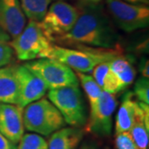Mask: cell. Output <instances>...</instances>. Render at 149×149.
I'll use <instances>...</instances> for the list:
<instances>
[{
    "mask_svg": "<svg viewBox=\"0 0 149 149\" xmlns=\"http://www.w3.org/2000/svg\"><path fill=\"white\" fill-rule=\"evenodd\" d=\"M79 9V16L68 33L54 41L66 47L120 49L114 24L101 3Z\"/></svg>",
    "mask_w": 149,
    "mask_h": 149,
    "instance_id": "6da1fadb",
    "label": "cell"
},
{
    "mask_svg": "<svg viewBox=\"0 0 149 149\" xmlns=\"http://www.w3.org/2000/svg\"><path fill=\"white\" fill-rule=\"evenodd\" d=\"M121 49L66 47L52 44L47 58L66 65L75 72L89 74L97 65L121 56Z\"/></svg>",
    "mask_w": 149,
    "mask_h": 149,
    "instance_id": "7a4b0ae2",
    "label": "cell"
},
{
    "mask_svg": "<svg viewBox=\"0 0 149 149\" xmlns=\"http://www.w3.org/2000/svg\"><path fill=\"white\" fill-rule=\"evenodd\" d=\"M22 117L25 129L41 136H49L66 124L56 107L47 97L24 107Z\"/></svg>",
    "mask_w": 149,
    "mask_h": 149,
    "instance_id": "3957f363",
    "label": "cell"
},
{
    "mask_svg": "<svg viewBox=\"0 0 149 149\" xmlns=\"http://www.w3.org/2000/svg\"><path fill=\"white\" fill-rule=\"evenodd\" d=\"M9 43L17 58L25 62L47 58L53 44L44 34L38 22L32 20H28L23 30Z\"/></svg>",
    "mask_w": 149,
    "mask_h": 149,
    "instance_id": "277c9868",
    "label": "cell"
},
{
    "mask_svg": "<svg viewBox=\"0 0 149 149\" xmlns=\"http://www.w3.org/2000/svg\"><path fill=\"white\" fill-rule=\"evenodd\" d=\"M47 98L56 107L66 124L76 128L85 126L88 116L80 86L50 90L47 92Z\"/></svg>",
    "mask_w": 149,
    "mask_h": 149,
    "instance_id": "5b68a950",
    "label": "cell"
},
{
    "mask_svg": "<svg viewBox=\"0 0 149 149\" xmlns=\"http://www.w3.org/2000/svg\"><path fill=\"white\" fill-rule=\"evenodd\" d=\"M23 65L42 81L48 91L80 86L74 70L55 59H37L27 61Z\"/></svg>",
    "mask_w": 149,
    "mask_h": 149,
    "instance_id": "8992f818",
    "label": "cell"
},
{
    "mask_svg": "<svg viewBox=\"0 0 149 149\" xmlns=\"http://www.w3.org/2000/svg\"><path fill=\"white\" fill-rule=\"evenodd\" d=\"M79 16V9L65 1L51 3L42 21L38 24L44 34L53 43L71 30Z\"/></svg>",
    "mask_w": 149,
    "mask_h": 149,
    "instance_id": "52a82bcc",
    "label": "cell"
},
{
    "mask_svg": "<svg viewBox=\"0 0 149 149\" xmlns=\"http://www.w3.org/2000/svg\"><path fill=\"white\" fill-rule=\"evenodd\" d=\"M108 14L113 24L125 32L143 29L149 25V8L123 0H105Z\"/></svg>",
    "mask_w": 149,
    "mask_h": 149,
    "instance_id": "ba28073f",
    "label": "cell"
},
{
    "mask_svg": "<svg viewBox=\"0 0 149 149\" xmlns=\"http://www.w3.org/2000/svg\"><path fill=\"white\" fill-rule=\"evenodd\" d=\"M117 105L115 96L103 91L96 109L89 113L85 125V131L99 137L110 136L113 130V114Z\"/></svg>",
    "mask_w": 149,
    "mask_h": 149,
    "instance_id": "9c48e42d",
    "label": "cell"
},
{
    "mask_svg": "<svg viewBox=\"0 0 149 149\" xmlns=\"http://www.w3.org/2000/svg\"><path fill=\"white\" fill-rule=\"evenodd\" d=\"M16 75L19 90L17 106L23 109L46 95L48 91L47 86L24 65H16Z\"/></svg>",
    "mask_w": 149,
    "mask_h": 149,
    "instance_id": "30bf717a",
    "label": "cell"
},
{
    "mask_svg": "<svg viewBox=\"0 0 149 149\" xmlns=\"http://www.w3.org/2000/svg\"><path fill=\"white\" fill-rule=\"evenodd\" d=\"M22 110L17 104H0V133L17 145L25 131Z\"/></svg>",
    "mask_w": 149,
    "mask_h": 149,
    "instance_id": "8fae6325",
    "label": "cell"
},
{
    "mask_svg": "<svg viewBox=\"0 0 149 149\" xmlns=\"http://www.w3.org/2000/svg\"><path fill=\"white\" fill-rule=\"evenodd\" d=\"M27 24V17L19 0H0V28L12 38L17 37Z\"/></svg>",
    "mask_w": 149,
    "mask_h": 149,
    "instance_id": "7c38bea8",
    "label": "cell"
},
{
    "mask_svg": "<svg viewBox=\"0 0 149 149\" xmlns=\"http://www.w3.org/2000/svg\"><path fill=\"white\" fill-rule=\"evenodd\" d=\"M133 92L125 93L115 118V135L123 132H129L140 110L139 102L133 100Z\"/></svg>",
    "mask_w": 149,
    "mask_h": 149,
    "instance_id": "4fadbf2b",
    "label": "cell"
},
{
    "mask_svg": "<svg viewBox=\"0 0 149 149\" xmlns=\"http://www.w3.org/2000/svg\"><path fill=\"white\" fill-rule=\"evenodd\" d=\"M16 65L8 64L0 67V104H17L19 99Z\"/></svg>",
    "mask_w": 149,
    "mask_h": 149,
    "instance_id": "5bb4252c",
    "label": "cell"
},
{
    "mask_svg": "<svg viewBox=\"0 0 149 149\" xmlns=\"http://www.w3.org/2000/svg\"><path fill=\"white\" fill-rule=\"evenodd\" d=\"M84 136L81 128L63 127L51 134L47 149H77Z\"/></svg>",
    "mask_w": 149,
    "mask_h": 149,
    "instance_id": "9a60e30c",
    "label": "cell"
},
{
    "mask_svg": "<svg viewBox=\"0 0 149 149\" xmlns=\"http://www.w3.org/2000/svg\"><path fill=\"white\" fill-rule=\"evenodd\" d=\"M109 65L113 74H114L120 91H124L133 84L136 71L132 63L123 55L112 59Z\"/></svg>",
    "mask_w": 149,
    "mask_h": 149,
    "instance_id": "2e32d148",
    "label": "cell"
},
{
    "mask_svg": "<svg viewBox=\"0 0 149 149\" xmlns=\"http://www.w3.org/2000/svg\"><path fill=\"white\" fill-rule=\"evenodd\" d=\"M110 61L97 65L92 70V76L94 77L96 83L100 85L102 91L115 95L116 94L120 93L121 91L119 85L118 84L117 80L110 69Z\"/></svg>",
    "mask_w": 149,
    "mask_h": 149,
    "instance_id": "e0dca14e",
    "label": "cell"
},
{
    "mask_svg": "<svg viewBox=\"0 0 149 149\" xmlns=\"http://www.w3.org/2000/svg\"><path fill=\"white\" fill-rule=\"evenodd\" d=\"M79 83L87 96L90 106V113L96 109L102 95V89L96 83L94 77L89 74L75 72Z\"/></svg>",
    "mask_w": 149,
    "mask_h": 149,
    "instance_id": "ac0fdd59",
    "label": "cell"
},
{
    "mask_svg": "<svg viewBox=\"0 0 149 149\" xmlns=\"http://www.w3.org/2000/svg\"><path fill=\"white\" fill-rule=\"evenodd\" d=\"M19 2L27 19L39 22L45 16L52 0H19Z\"/></svg>",
    "mask_w": 149,
    "mask_h": 149,
    "instance_id": "d6986e66",
    "label": "cell"
},
{
    "mask_svg": "<svg viewBox=\"0 0 149 149\" xmlns=\"http://www.w3.org/2000/svg\"><path fill=\"white\" fill-rule=\"evenodd\" d=\"M130 133L139 149H148L149 129L144 123L143 111L140 106V110L137 114L135 122L130 129Z\"/></svg>",
    "mask_w": 149,
    "mask_h": 149,
    "instance_id": "ffe728a7",
    "label": "cell"
},
{
    "mask_svg": "<svg viewBox=\"0 0 149 149\" xmlns=\"http://www.w3.org/2000/svg\"><path fill=\"white\" fill-rule=\"evenodd\" d=\"M17 149H47V142L37 133H24L18 143Z\"/></svg>",
    "mask_w": 149,
    "mask_h": 149,
    "instance_id": "44dd1931",
    "label": "cell"
},
{
    "mask_svg": "<svg viewBox=\"0 0 149 149\" xmlns=\"http://www.w3.org/2000/svg\"><path fill=\"white\" fill-rule=\"evenodd\" d=\"M8 34L0 30V67L11 64L13 59V50L7 41Z\"/></svg>",
    "mask_w": 149,
    "mask_h": 149,
    "instance_id": "7402d4cb",
    "label": "cell"
},
{
    "mask_svg": "<svg viewBox=\"0 0 149 149\" xmlns=\"http://www.w3.org/2000/svg\"><path fill=\"white\" fill-rule=\"evenodd\" d=\"M133 96H136L139 102L149 104V80L146 77H140L133 86Z\"/></svg>",
    "mask_w": 149,
    "mask_h": 149,
    "instance_id": "603a6c76",
    "label": "cell"
},
{
    "mask_svg": "<svg viewBox=\"0 0 149 149\" xmlns=\"http://www.w3.org/2000/svg\"><path fill=\"white\" fill-rule=\"evenodd\" d=\"M114 146L116 149H139L130 132H123L116 134Z\"/></svg>",
    "mask_w": 149,
    "mask_h": 149,
    "instance_id": "cb8c5ba5",
    "label": "cell"
},
{
    "mask_svg": "<svg viewBox=\"0 0 149 149\" xmlns=\"http://www.w3.org/2000/svg\"><path fill=\"white\" fill-rule=\"evenodd\" d=\"M0 149H17V145L12 143L0 133Z\"/></svg>",
    "mask_w": 149,
    "mask_h": 149,
    "instance_id": "d4e9b609",
    "label": "cell"
},
{
    "mask_svg": "<svg viewBox=\"0 0 149 149\" xmlns=\"http://www.w3.org/2000/svg\"><path fill=\"white\" fill-rule=\"evenodd\" d=\"M139 71L143 77L149 78V64L148 59L143 58L139 63Z\"/></svg>",
    "mask_w": 149,
    "mask_h": 149,
    "instance_id": "484cf974",
    "label": "cell"
},
{
    "mask_svg": "<svg viewBox=\"0 0 149 149\" xmlns=\"http://www.w3.org/2000/svg\"><path fill=\"white\" fill-rule=\"evenodd\" d=\"M103 1H105V0H77L76 1V8H84L86 6L100 4Z\"/></svg>",
    "mask_w": 149,
    "mask_h": 149,
    "instance_id": "4316f807",
    "label": "cell"
},
{
    "mask_svg": "<svg viewBox=\"0 0 149 149\" xmlns=\"http://www.w3.org/2000/svg\"><path fill=\"white\" fill-rule=\"evenodd\" d=\"M129 3H133V4H145L148 5L149 3V0H123Z\"/></svg>",
    "mask_w": 149,
    "mask_h": 149,
    "instance_id": "83f0119b",
    "label": "cell"
},
{
    "mask_svg": "<svg viewBox=\"0 0 149 149\" xmlns=\"http://www.w3.org/2000/svg\"><path fill=\"white\" fill-rule=\"evenodd\" d=\"M79 149H95V148L94 145H92V144L85 143L83 145L80 146V148Z\"/></svg>",
    "mask_w": 149,
    "mask_h": 149,
    "instance_id": "f1b7e54d",
    "label": "cell"
},
{
    "mask_svg": "<svg viewBox=\"0 0 149 149\" xmlns=\"http://www.w3.org/2000/svg\"><path fill=\"white\" fill-rule=\"evenodd\" d=\"M52 1H68V0H52Z\"/></svg>",
    "mask_w": 149,
    "mask_h": 149,
    "instance_id": "f546056e",
    "label": "cell"
}]
</instances>
